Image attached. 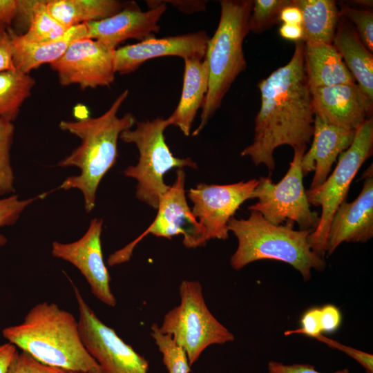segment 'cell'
Instances as JSON below:
<instances>
[{
    "instance_id": "obj_13",
    "label": "cell",
    "mask_w": 373,
    "mask_h": 373,
    "mask_svg": "<svg viewBox=\"0 0 373 373\" xmlns=\"http://www.w3.org/2000/svg\"><path fill=\"white\" fill-rule=\"evenodd\" d=\"M115 50L99 41L82 38L50 66L63 86L77 84L82 90L110 86L116 74Z\"/></svg>"
},
{
    "instance_id": "obj_46",
    "label": "cell",
    "mask_w": 373,
    "mask_h": 373,
    "mask_svg": "<svg viewBox=\"0 0 373 373\" xmlns=\"http://www.w3.org/2000/svg\"><path fill=\"white\" fill-rule=\"evenodd\" d=\"M72 373H83V372H72Z\"/></svg>"
},
{
    "instance_id": "obj_37",
    "label": "cell",
    "mask_w": 373,
    "mask_h": 373,
    "mask_svg": "<svg viewBox=\"0 0 373 373\" xmlns=\"http://www.w3.org/2000/svg\"><path fill=\"white\" fill-rule=\"evenodd\" d=\"M269 373H321L315 367L310 364L294 363L284 365L276 361H269L268 363ZM333 373H350L347 368L336 371Z\"/></svg>"
},
{
    "instance_id": "obj_27",
    "label": "cell",
    "mask_w": 373,
    "mask_h": 373,
    "mask_svg": "<svg viewBox=\"0 0 373 373\" xmlns=\"http://www.w3.org/2000/svg\"><path fill=\"white\" fill-rule=\"evenodd\" d=\"M36 83L30 74L16 68L0 73V118L14 122Z\"/></svg>"
},
{
    "instance_id": "obj_1",
    "label": "cell",
    "mask_w": 373,
    "mask_h": 373,
    "mask_svg": "<svg viewBox=\"0 0 373 373\" xmlns=\"http://www.w3.org/2000/svg\"><path fill=\"white\" fill-rule=\"evenodd\" d=\"M304 42H295L288 63L259 82L260 106L254 137L240 153L256 165L275 168L274 152L282 145L307 147L314 132V111L304 64Z\"/></svg>"
},
{
    "instance_id": "obj_28",
    "label": "cell",
    "mask_w": 373,
    "mask_h": 373,
    "mask_svg": "<svg viewBox=\"0 0 373 373\" xmlns=\"http://www.w3.org/2000/svg\"><path fill=\"white\" fill-rule=\"evenodd\" d=\"M15 132L12 122L0 118V198L15 194L16 191L10 157Z\"/></svg>"
},
{
    "instance_id": "obj_36",
    "label": "cell",
    "mask_w": 373,
    "mask_h": 373,
    "mask_svg": "<svg viewBox=\"0 0 373 373\" xmlns=\"http://www.w3.org/2000/svg\"><path fill=\"white\" fill-rule=\"evenodd\" d=\"M320 322L322 333H334L341 325L342 314L335 305H325L320 307Z\"/></svg>"
},
{
    "instance_id": "obj_35",
    "label": "cell",
    "mask_w": 373,
    "mask_h": 373,
    "mask_svg": "<svg viewBox=\"0 0 373 373\" xmlns=\"http://www.w3.org/2000/svg\"><path fill=\"white\" fill-rule=\"evenodd\" d=\"M301 327L294 330H287L285 335L303 334L315 338L322 334L320 322V307H314L306 310L300 318Z\"/></svg>"
},
{
    "instance_id": "obj_3",
    "label": "cell",
    "mask_w": 373,
    "mask_h": 373,
    "mask_svg": "<svg viewBox=\"0 0 373 373\" xmlns=\"http://www.w3.org/2000/svg\"><path fill=\"white\" fill-rule=\"evenodd\" d=\"M2 335L44 364L72 372L101 373L82 343L78 321L55 303L36 304L22 323L5 327Z\"/></svg>"
},
{
    "instance_id": "obj_25",
    "label": "cell",
    "mask_w": 373,
    "mask_h": 373,
    "mask_svg": "<svg viewBox=\"0 0 373 373\" xmlns=\"http://www.w3.org/2000/svg\"><path fill=\"white\" fill-rule=\"evenodd\" d=\"M301 12L303 42L332 44L341 17L333 0H292Z\"/></svg>"
},
{
    "instance_id": "obj_19",
    "label": "cell",
    "mask_w": 373,
    "mask_h": 373,
    "mask_svg": "<svg viewBox=\"0 0 373 373\" xmlns=\"http://www.w3.org/2000/svg\"><path fill=\"white\" fill-rule=\"evenodd\" d=\"M356 131L327 124L314 116L312 145L301 161L304 176L314 171L309 189L327 179L334 163L352 144Z\"/></svg>"
},
{
    "instance_id": "obj_16",
    "label": "cell",
    "mask_w": 373,
    "mask_h": 373,
    "mask_svg": "<svg viewBox=\"0 0 373 373\" xmlns=\"http://www.w3.org/2000/svg\"><path fill=\"white\" fill-rule=\"evenodd\" d=\"M209 37L204 30L156 38L155 36L115 49L114 65L116 73L128 75L145 61L166 56L203 59Z\"/></svg>"
},
{
    "instance_id": "obj_42",
    "label": "cell",
    "mask_w": 373,
    "mask_h": 373,
    "mask_svg": "<svg viewBox=\"0 0 373 373\" xmlns=\"http://www.w3.org/2000/svg\"><path fill=\"white\" fill-rule=\"evenodd\" d=\"M279 34L285 39L297 42L303 41V29L301 24L283 23L279 28Z\"/></svg>"
},
{
    "instance_id": "obj_4",
    "label": "cell",
    "mask_w": 373,
    "mask_h": 373,
    "mask_svg": "<svg viewBox=\"0 0 373 373\" xmlns=\"http://www.w3.org/2000/svg\"><path fill=\"white\" fill-rule=\"evenodd\" d=\"M287 222L285 225L273 224L254 211L246 219L231 218L229 231L238 240L237 249L230 259L231 266L239 270L257 260H278L298 270L305 281L310 280L312 269L323 271L326 267L324 258L315 253L309 243L313 229L296 230L294 222Z\"/></svg>"
},
{
    "instance_id": "obj_43",
    "label": "cell",
    "mask_w": 373,
    "mask_h": 373,
    "mask_svg": "<svg viewBox=\"0 0 373 373\" xmlns=\"http://www.w3.org/2000/svg\"><path fill=\"white\" fill-rule=\"evenodd\" d=\"M17 352V347L10 343L0 345V373L7 372Z\"/></svg>"
},
{
    "instance_id": "obj_29",
    "label": "cell",
    "mask_w": 373,
    "mask_h": 373,
    "mask_svg": "<svg viewBox=\"0 0 373 373\" xmlns=\"http://www.w3.org/2000/svg\"><path fill=\"white\" fill-rule=\"evenodd\" d=\"M151 336L169 373H189L190 365L184 350L169 334L161 332L157 324L151 326Z\"/></svg>"
},
{
    "instance_id": "obj_20",
    "label": "cell",
    "mask_w": 373,
    "mask_h": 373,
    "mask_svg": "<svg viewBox=\"0 0 373 373\" xmlns=\"http://www.w3.org/2000/svg\"><path fill=\"white\" fill-rule=\"evenodd\" d=\"M12 46L15 68L24 73L44 64L55 61L75 40L86 38L85 23L70 28L61 37L48 41L32 42L26 40L21 34L8 28Z\"/></svg>"
},
{
    "instance_id": "obj_26",
    "label": "cell",
    "mask_w": 373,
    "mask_h": 373,
    "mask_svg": "<svg viewBox=\"0 0 373 373\" xmlns=\"http://www.w3.org/2000/svg\"><path fill=\"white\" fill-rule=\"evenodd\" d=\"M15 21L26 25V32L21 35L26 40L32 42L58 39L70 28L61 25L50 15L46 0H20Z\"/></svg>"
},
{
    "instance_id": "obj_17",
    "label": "cell",
    "mask_w": 373,
    "mask_h": 373,
    "mask_svg": "<svg viewBox=\"0 0 373 373\" xmlns=\"http://www.w3.org/2000/svg\"><path fill=\"white\" fill-rule=\"evenodd\" d=\"M314 116L322 121L356 131L372 117L373 100L356 82L310 89Z\"/></svg>"
},
{
    "instance_id": "obj_5",
    "label": "cell",
    "mask_w": 373,
    "mask_h": 373,
    "mask_svg": "<svg viewBox=\"0 0 373 373\" xmlns=\"http://www.w3.org/2000/svg\"><path fill=\"white\" fill-rule=\"evenodd\" d=\"M218 27L209 37L204 56L209 86L202 106L200 122L192 133L198 136L220 107L237 77L247 68L243 43L249 32L252 0H222Z\"/></svg>"
},
{
    "instance_id": "obj_14",
    "label": "cell",
    "mask_w": 373,
    "mask_h": 373,
    "mask_svg": "<svg viewBox=\"0 0 373 373\" xmlns=\"http://www.w3.org/2000/svg\"><path fill=\"white\" fill-rule=\"evenodd\" d=\"M102 229L103 220L95 218L77 240L68 243L52 242L51 254L75 266L85 278L92 294L105 305L115 307L117 300L111 289L110 275L103 258Z\"/></svg>"
},
{
    "instance_id": "obj_23",
    "label": "cell",
    "mask_w": 373,
    "mask_h": 373,
    "mask_svg": "<svg viewBox=\"0 0 373 373\" xmlns=\"http://www.w3.org/2000/svg\"><path fill=\"white\" fill-rule=\"evenodd\" d=\"M303 55L310 89L355 82L332 44L304 42Z\"/></svg>"
},
{
    "instance_id": "obj_44",
    "label": "cell",
    "mask_w": 373,
    "mask_h": 373,
    "mask_svg": "<svg viewBox=\"0 0 373 373\" xmlns=\"http://www.w3.org/2000/svg\"><path fill=\"white\" fill-rule=\"evenodd\" d=\"M354 3L364 7L365 9H370L372 8V1L371 0H356L353 1Z\"/></svg>"
},
{
    "instance_id": "obj_2",
    "label": "cell",
    "mask_w": 373,
    "mask_h": 373,
    "mask_svg": "<svg viewBox=\"0 0 373 373\" xmlns=\"http://www.w3.org/2000/svg\"><path fill=\"white\" fill-rule=\"evenodd\" d=\"M128 95V90H124L99 117L86 116L76 121L61 120L59 124L61 131L75 135L81 142L57 164L59 167H77L80 173L68 177L58 189L80 191L86 213L93 210L99 183L116 162L117 142L121 133L131 128L137 122L131 113L121 117L117 116Z\"/></svg>"
},
{
    "instance_id": "obj_41",
    "label": "cell",
    "mask_w": 373,
    "mask_h": 373,
    "mask_svg": "<svg viewBox=\"0 0 373 373\" xmlns=\"http://www.w3.org/2000/svg\"><path fill=\"white\" fill-rule=\"evenodd\" d=\"M278 20L283 23L301 24L303 17L300 10L291 0L290 4L280 11Z\"/></svg>"
},
{
    "instance_id": "obj_18",
    "label": "cell",
    "mask_w": 373,
    "mask_h": 373,
    "mask_svg": "<svg viewBox=\"0 0 373 373\" xmlns=\"http://www.w3.org/2000/svg\"><path fill=\"white\" fill-rule=\"evenodd\" d=\"M372 164L364 173L360 194L351 202H343L330 222L326 253L330 256L343 242H365L373 237Z\"/></svg>"
},
{
    "instance_id": "obj_9",
    "label": "cell",
    "mask_w": 373,
    "mask_h": 373,
    "mask_svg": "<svg viewBox=\"0 0 373 373\" xmlns=\"http://www.w3.org/2000/svg\"><path fill=\"white\" fill-rule=\"evenodd\" d=\"M307 147L294 149L292 161L285 176L276 184L269 177H260L254 193L256 204L248 210L257 211L275 225L296 222L300 229H314L319 216L312 211L303 185L301 161Z\"/></svg>"
},
{
    "instance_id": "obj_11",
    "label": "cell",
    "mask_w": 373,
    "mask_h": 373,
    "mask_svg": "<svg viewBox=\"0 0 373 373\" xmlns=\"http://www.w3.org/2000/svg\"><path fill=\"white\" fill-rule=\"evenodd\" d=\"M78 306L80 337L101 373H148L149 361L105 325L72 283Z\"/></svg>"
},
{
    "instance_id": "obj_10",
    "label": "cell",
    "mask_w": 373,
    "mask_h": 373,
    "mask_svg": "<svg viewBox=\"0 0 373 373\" xmlns=\"http://www.w3.org/2000/svg\"><path fill=\"white\" fill-rule=\"evenodd\" d=\"M258 183L256 179L229 184L200 183L190 189L187 195L200 227L193 248L211 239H227L229 221L246 200L254 198Z\"/></svg>"
},
{
    "instance_id": "obj_6",
    "label": "cell",
    "mask_w": 373,
    "mask_h": 373,
    "mask_svg": "<svg viewBox=\"0 0 373 373\" xmlns=\"http://www.w3.org/2000/svg\"><path fill=\"white\" fill-rule=\"evenodd\" d=\"M169 126L167 118L157 117L137 122L135 128L124 131L119 136L124 142L134 144L139 151L137 164L128 166L123 173L137 181L135 198L154 209L170 186L164 180L166 172L175 168H198L191 158L173 155L164 136Z\"/></svg>"
},
{
    "instance_id": "obj_22",
    "label": "cell",
    "mask_w": 373,
    "mask_h": 373,
    "mask_svg": "<svg viewBox=\"0 0 373 373\" xmlns=\"http://www.w3.org/2000/svg\"><path fill=\"white\" fill-rule=\"evenodd\" d=\"M332 44L361 90L373 100V55L353 26L341 16Z\"/></svg>"
},
{
    "instance_id": "obj_24",
    "label": "cell",
    "mask_w": 373,
    "mask_h": 373,
    "mask_svg": "<svg viewBox=\"0 0 373 373\" xmlns=\"http://www.w3.org/2000/svg\"><path fill=\"white\" fill-rule=\"evenodd\" d=\"M46 5L50 15L69 28L114 15L126 3L117 0H46Z\"/></svg>"
},
{
    "instance_id": "obj_45",
    "label": "cell",
    "mask_w": 373,
    "mask_h": 373,
    "mask_svg": "<svg viewBox=\"0 0 373 373\" xmlns=\"http://www.w3.org/2000/svg\"><path fill=\"white\" fill-rule=\"evenodd\" d=\"M8 28L0 24V37L7 30Z\"/></svg>"
},
{
    "instance_id": "obj_31",
    "label": "cell",
    "mask_w": 373,
    "mask_h": 373,
    "mask_svg": "<svg viewBox=\"0 0 373 373\" xmlns=\"http://www.w3.org/2000/svg\"><path fill=\"white\" fill-rule=\"evenodd\" d=\"M46 194L42 193L26 199H21L15 193L0 198V229L14 225L27 207ZM7 242V238L0 231V247Z\"/></svg>"
},
{
    "instance_id": "obj_8",
    "label": "cell",
    "mask_w": 373,
    "mask_h": 373,
    "mask_svg": "<svg viewBox=\"0 0 373 373\" xmlns=\"http://www.w3.org/2000/svg\"><path fill=\"white\" fill-rule=\"evenodd\" d=\"M179 292L180 304L165 314L160 329L184 350L191 366L207 347L233 341L234 336L209 311L198 281L183 280Z\"/></svg>"
},
{
    "instance_id": "obj_15",
    "label": "cell",
    "mask_w": 373,
    "mask_h": 373,
    "mask_svg": "<svg viewBox=\"0 0 373 373\" xmlns=\"http://www.w3.org/2000/svg\"><path fill=\"white\" fill-rule=\"evenodd\" d=\"M149 10L142 11L136 2L126 3L124 8L106 19L86 23V38L99 41L117 49L123 41L133 39L139 41L159 32V21L166 10L163 1H146Z\"/></svg>"
},
{
    "instance_id": "obj_33",
    "label": "cell",
    "mask_w": 373,
    "mask_h": 373,
    "mask_svg": "<svg viewBox=\"0 0 373 373\" xmlns=\"http://www.w3.org/2000/svg\"><path fill=\"white\" fill-rule=\"evenodd\" d=\"M6 373H72V372L44 364L26 352L17 351Z\"/></svg>"
},
{
    "instance_id": "obj_32",
    "label": "cell",
    "mask_w": 373,
    "mask_h": 373,
    "mask_svg": "<svg viewBox=\"0 0 373 373\" xmlns=\"http://www.w3.org/2000/svg\"><path fill=\"white\" fill-rule=\"evenodd\" d=\"M340 15L353 26L365 46L373 52V12L370 9L354 8L348 6L340 9Z\"/></svg>"
},
{
    "instance_id": "obj_7",
    "label": "cell",
    "mask_w": 373,
    "mask_h": 373,
    "mask_svg": "<svg viewBox=\"0 0 373 373\" xmlns=\"http://www.w3.org/2000/svg\"><path fill=\"white\" fill-rule=\"evenodd\" d=\"M373 151V118L367 119L356 130L350 146L338 158L337 164L319 186L306 190L310 204L321 207L318 224L309 236L312 249L324 258L329 227L332 218L346 199L350 186L363 164Z\"/></svg>"
},
{
    "instance_id": "obj_34",
    "label": "cell",
    "mask_w": 373,
    "mask_h": 373,
    "mask_svg": "<svg viewBox=\"0 0 373 373\" xmlns=\"http://www.w3.org/2000/svg\"><path fill=\"white\" fill-rule=\"evenodd\" d=\"M314 338L328 346L343 352L357 361L365 369L366 373H373V355L354 347L342 344L334 339L324 336L322 334Z\"/></svg>"
},
{
    "instance_id": "obj_21",
    "label": "cell",
    "mask_w": 373,
    "mask_h": 373,
    "mask_svg": "<svg viewBox=\"0 0 373 373\" xmlns=\"http://www.w3.org/2000/svg\"><path fill=\"white\" fill-rule=\"evenodd\" d=\"M184 61L180 101L167 119L171 126L178 127L184 135L189 136L197 112L202 108L207 93L209 69L204 59H186Z\"/></svg>"
},
{
    "instance_id": "obj_40",
    "label": "cell",
    "mask_w": 373,
    "mask_h": 373,
    "mask_svg": "<svg viewBox=\"0 0 373 373\" xmlns=\"http://www.w3.org/2000/svg\"><path fill=\"white\" fill-rule=\"evenodd\" d=\"M163 1L166 4H171L180 11L186 14H193L205 10L207 3V1L202 0H171Z\"/></svg>"
},
{
    "instance_id": "obj_30",
    "label": "cell",
    "mask_w": 373,
    "mask_h": 373,
    "mask_svg": "<svg viewBox=\"0 0 373 373\" xmlns=\"http://www.w3.org/2000/svg\"><path fill=\"white\" fill-rule=\"evenodd\" d=\"M291 0H254L249 19V32L260 34L278 21L283 8Z\"/></svg>"
},
{
    "instance_id": "obj_12",
    "label": "cell",
    "mask_w": 373,
    "mask_h": 373,
    "mask_svg": "<svg viewBox=\"0 0 373 373\" xmlns=\"http://www.w3.org/2000/svg\"><path fill=\"white\" fill-rule=\"evenodd\" d=\"M175 174L174 182L160 199L153 222L135 240L111 254L108 259L109 266L128 261L135 247L148 234L168 239L182 234L183 245L193 248L200 227L186 201L184 169H177Z\"/></svg>"
},
{
    "instance_id": "obj_39",
    "label": "cell",
    "mask_w": 373,
    "mask_h": 373,
    "mask_svg": "<svg viewBox=\"0 0 373 373\" xmlns=\"http://www.w3.org/2000/svg\"><path fill=\"white\" fill-rule=\"evenodd\" d=\"M20 6V0H0V24L10 28L16 19Z\"/></svg>"
},
{
    "instance_id": "obj_38",
    "label": "cell",
    "mask_w": 373,
    "mask_h": 373,
    "mask_svg": "<svg viewBox=\"0 0 373 373\" xmlns=\"http://www.w3.org/2000/svg\"><path fill=\"white\" fill-rule=\"evenodd\" d=\"M15 68L11 39L7 29L0 37V73Z\"/></svg>"
}]
</instances>
